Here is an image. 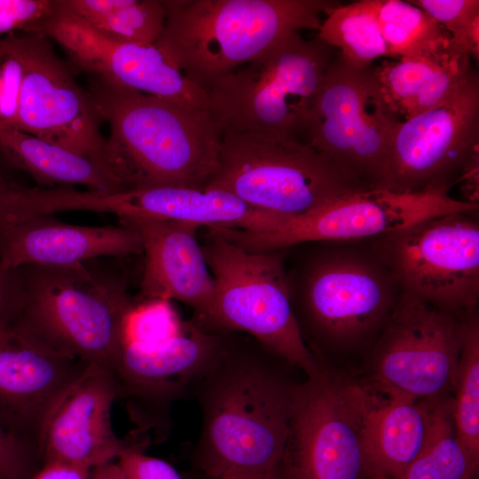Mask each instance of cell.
Masks as SVG:
<instances>
[{"label": "cell", "instance_id": "1", "mask_svg": "<svg viewBox=\"0 0 479 479\" xmlns=\"http://www.w3.org/2000/svg\"><path fill=\"white\" fill-rule=\"evenodd\" d=\"M281 361L255 340L230 337L192 385L201 413L193 461L210 479H246L283 460L298 381L287 378Z\"/></svg>", "mask_w": 479, "mask_h": 479}, {"label": "cell", "instance_id": "2", "mask_svg": "<svg viewBox=\"0 0 479 479\" xmlns=\"http://www.w3.org/2000/svg\"><path fill=\"white\" fill-rule=\"evenodd\" d=\"M109 124L106 166L125 190L204 188L219 161L223 128L209 111L90 76L88 90Z\"/></svg>", "mask_w": 479, "mask_h": 479}, {"label": "cell", "instance_id": "3", "mask_svg": "<svg viewBox=\"0 0 479 479\" xmlns=\"http://www.w3.org/2000/svg\"><path fill=\"white\" fill-rule=\"evenodd\" d=\"M155 45L205 89L302 29L318 30L328 0H166Z\"/></svg>", "mask_w": 479, "mask_h": 479}, {"label": "cell", "instance_id": "4", "mask_svg": "<svg viewBox=\"0 0 479 479\" xmlns=\"http://www.w3.org/2000/svg\"><path fill=\"white\" fill-rule=\"evenodd\" d=\"M100 259L21 266L25 301L12 327L58 354L114 371L137 302L123 275Z\"/></svg>", "mask_w": 479, "mask_h": 479}, {"label": "cell", "instance_id": "5", "mask_svg": "<svg viewBox=\"0 0 479 479\" xmlns=\"http://www.w3.org/2000/svg\"><path fill=\"white\" fill-rule=\"evenodd\" d=\"M201 245L214 280L212 299L192 322L215 334L244 332L310 377L321 363L306 345L292 304L284 250L252 252L208 228Z\"/></svg>", "mask_w": 479, "mask_h": 479}, {"label": "cell", "instance_id": "6", "mask_svg": "<svg viewBox=\"0 0 479 479\" xmlns=\"http://www.w3.org/2000/svg\"><path fill=\"white\" fill-rule=\"evenodd\" d=\"M334 51L318 36L308 40L293 33L208 84L209 112L223 131L302 141Z\"/></svg>", "mask_w": 479, "mask_h": 479}, {"label": "cell", "instance_id": "7", "mask_svg": "<svg viewBox=\"0 0 479 479\" xmlns=\"http://www.w3.org/2000/svg\"><path fill=\"white\" fill-rule=\"evenodd\" d=\"M206 187L281 217L362 190L303 141L232 130L223 131L218 167Z\"/></svg>", "mask_w": 479, "mask_h": 479}, {"label": "cell", "instance_id": "8", "mask_svg": "<svg viewBox=\"0 0 479 479\" xmlns=\"http://www.w3.org/2000/svg\"><path fill=\"white\" fill-rule=\"evenodd\" d=\"M294 312L314 348L356 349L379 335L399 297L375 254L320 252L299 278L288 277Z\"/></svg>", "mask_w": 479, "mask_h": 479}, {"label": "cell", "instance_id": "9", "mask_svg": "<svg viewBox=\"0 0 479 479\" xmlns=\"http://www.w3.org/2000/svg\"><path fill=\"white\" fill-rule=\"evenodd\" d=\"M381 396L321 362L293 390L284 460L290 479H368L366 428Z\"/></svg>", "mask_w": 479, "mask_h": 479}, {"label": "cell", "instance_id": "10", "mask_svg": "<svg viewBox=\"0 0 479 479\" xmlns=\"http://www.w3.org/2000/svg\"><path fill=\"white\" fill-rule=\"evenodd\" d=\"M403 121L388 104L373 67L337 56L316 98L304 141L362 190L375 189Z\"/></svg>", "mask_w": 479, "mask_h": 479}, {"label": "cell", "instance_id": "11", "mask_svg": "<svg viewBox=\"0 0 479 479\" xmlns=\"http://www.w3.org/2000/svg\"><path fill=\"white\" fill-rule=\"evenodd\" d=\"M374 254L400 291L472 313L479 298V225L469 213L433 216L376 238Z\"/></svg>", "mask_w": 479, "mask_h": 479}, {"label": "cell", "instance_id": "12", "mask_svg": "<svg viewBox=\"0 0 479 479\" xmlns=\"http://www.w3.org/2000/svg\"><path fill=\"white\" fill-rule=\"evenodd\" d=\"M465 321L401 292L373 351L369 381L380 391L432 400L455 390Z\"/></svg>", "mask_w": 479, "mask_h": 479}, {"label": "cell", "instance_id": "13", "mask_svg": "<svg viewBox=\"0 0 479 479\" xmlns=\"http://www.w3.org/2000/svg\"><path fill=\"white\" fill-rule=\"evenodd\" d=\"M477 208L478 204L452 198L448 190L400 193L369 189L344 194L307 214L285 217L268 232L219 231L246 250L266 252L308 242L376 239L433 216Z\"/></svg>", "mask_w": 479, "mask_h": 479}, {"label": "cell", "instance_id": "14", "mask_svg": "<svg viewBox=\"0 0 479 479\" xmlns=\"http://www.w3.org/2000/svg\"><path fill=\"white\" fill-rule=\"evenodd\" d=\"M478 149L479 75L474 69L444 103L398 125L375 189L449 191L478 158Z\"/></svg>", "mask_w": 479, "mask_h": 479}, {"label": "cell", "instance_id": "15", "mask_svg": "<svg viewBox=\"0 0 479 479\" xmlns=\"http://www.w3.org/2000/svg\"><path fill=\"white\" fill-rule=\"evenodd\" d=\"M0 49L14 55L23 68L18 116L12 128L106 168L97 105L56 54L50 38L36 33L10 34L0 38Z\"/></svg>", "mask_w": 479, "mask_h": 479}, {"label": "cell", "instance_id": "16", "mask_svg": "<svg viewBox=\"0 0 479 479\" xmlns=\"http://www.w3.org/2000/svg\"><path fill=\"white\" fill-rule=\"evenodd\" d=\"M36 34L56 41L74 70L127 90L209 111L206 91L171 65L155 44L110 40L66 10L61 0Z\"/></svg>", "mask_w": 479, "mask_h": 479}, {"label": "cell", "instance_id": "17", "mask_svg": "<svg viewBox=\"0 0 479 479\" xmlns=\"http://www.w3.org/2000/svg\"><path fill=\"white\" fill-rule=\"evenodd\" d=\"M89 365L58 354L12 326L0 333V424L38 452L52 408Z\"/></svg>", "mask_w": 479, "mask_h": 479}, {"label": "cell", "instance_id": "18", "mask_svg": "<svg viewBox=\"0 0 479 479\" xmlns=\"http://www.w3.org/2000/svg\"><path fill=\"white\" fill-rule=\"evenodd\" d=\"M114 371L90 364L65 390L43 427L38 454L92 469L118 459L129 443L114 433L111 409L120 395Z\"/></svg>", "mask_w": 479, "mask_h": 479}, {"label": "cell", "instance_id": "19", "mask_svg": "<svg viewBox=\"0 0 479 479\" xmlns=\"http://www.w3.org/2000/svg\"><path fill=\"white\" fill-rule=\"evenodd\" d=\"M88 211L111 213L118 218H147L174 221L198 227L271 231L284 217L254 208L232 194L211 188L157 186L117 192H90Z\"/></svg>", "mask_w": 479, "mask_h": 479}, {"label": "cell", "instance_id": "20", "mask_svg": "<svg viewBox=\"0 0 479 479\" xmlns=\"http://www.w3.org/2000/svg\"><path fill=\"white\" fill-rule=\"evenodd\" d=\"M139 235L144 255L140 302L169 300L190 306L194 318L208 308L214 280L201 244L200 227L192 224L147 218H119Z\"/></svg>", "mask_w": 479, "mask_h": 479}, {"label": "cell", "instance_id": "21", "mask_svg": "<svg viewBox=\"0 0 479 479\" xmlns=\"http://www.w3.org/2000/svg\"><path fill=\"white\" fill-rule=\"evenodd\" d=\"M229 334L205 331L192 321L174 337L153 344L124 343L114 366L121 392L161 404L190 394L224 350Z\"/></svg>", "mask_w": 479, "mask_h": 479}, {"label": "cell", "instance_id": "22", "mask_svg": "<svg viewBox=\"0 0 479 479\" xmlns=\"http://www.w3.org/2000/svg\"><path fill=\"white\" fill-rule=\"evenodd\" d=\"M142 254L138 233L130 226H85L44 215L0 229V263L68 266L106 257Z\"/></svg>", "mask_w": 479, "mask_h": 479}, {"label": "cell", "instance_id": "23", "mask_svg": "<svg viewBox=\"0 0 479 479\" xmlns=\"http://www.w3.org/2000/svg\"><path fill=\"white\" fill-rule=\"evenodd\" d=\"M473 70L470 55L451 39L432 52L382 61L373 74L393 112L405 121L444 103Z\"/></svg>", "mask_w": 479, "mask_h": 479}, {"label": "cell", "instance_id": "24", "mask_svg": "<svg viewBox=\"0 0 479 479\" xmlns=\"http://www.w3.org/2000/svg\"><path fill=\"white\" fill-rule=\"evenodd\" d=\"M435 400L381 392L366 428L368 479H402L425 444Z\"/></svg>", "mask_w": 479, "mask_h": 479}, {"label": "cell", "instance_id": "25", "mask_svg": "<svg viewBox=\"0 0 479 479\" xmlns=\"http://www.w3.org/2000/svg\"><path fill=\"white\" fill-rule=\"evenodd\" d=\"M0 154L42 188L79 185L99 192L125 191L101 163L12 128L0 126Z\"/></svg>", "mask_w": 479, "mask_h": 479}, {"label": "cell", "instance_id": "26", "mask_svg": "<svg viewBox=\"0 0 479 479\" xmlns=\"http://www.w3.org/2000/svg\"><path fill=\"white\" fill-rule=\"evenodd\" d=\"M61 4L116 42L153 45L164 27L166 11L160 0H61Z\"/></svg>", "mask_w": 479, "mask_h": 479}, {"label": "cell", "instance_id": "27", "mask_svg": "<svg viewBox=\"0 0 479 479\" xmlns=\"http://www.w3.org/2000/svg\"><path fill=\"white\" fill-rule=\"evenodd\" d=\"M318 37L358 68L371 67L380 58H391L380 31L374 0L338 4L322 20Z\"/></svg>", "mask_w": 479, "mask_h": 479}, {"label": "cell", "instance_id": "28", "mask_svg": "<svg viewBox=\"0 0 479 479\" xmlns=\"http://www.w3.org/2000/svg\"><path fill=\"white\" fill-rule=\"evenodd\" d=\"M477 470L458 438L453 398L436 399L425 444L402 479H475Z\"/></svg>", "mask_w": 479, "mask_h": 479}, {"label": "cell", "instance_id": "29", "mask_svg": "<svg viewBox=\"0 0 479 479\" xmlns=\"http://www.w3.org/2000/svg\"><path fill=\"white\" fill-rule=\"evenodd\" d=\"M381 34L392 59L437 51L451 35L427 12L408 1L374 0Z\"/></svg>", "mask_w": 479, "mask_h": 479}, {"label": "cell", "instance_id": "30", "mask_svg": "<svg viewBox=\"0 0 479 479\" xmlns=\"http://www.w3.org/2000/svg\"><path fill=\"white\" fill-rule=\"evenodd\" d=\"M456 433L472 463L479 465V325L467 314L453 398Z\"/></svg>", "mask_w": 479, "mask_h": 479}, {"label": "cell", "instance_id": "31", "mask_svg": "<svg viewBox=\"0 0 479 479\" xmlns=\"http://www.w3.org/2000/svg\"><path fill=\"white\" fill-rule=\"evenodd\" d=\"M444 27L452 40L475 60L479 59V1L411 0Z\"/></svg>", "mask_w": 479, "mask_h": 479}, {"label": "cell", "instance_id": "32", "mask_svg": "<svg viewBox=\"0 0 479 479\" xmlns=\"http://www.w3.org/2000/svg\"><path fill=\"white\" fill-rule=\"evenodd\" d=\"M185 326L168 302L137 303L126 321L123 344L159 343L180 334Z\"/></svg>", "mask_w": 479, "mask_h": 479}, {"label": "cell", "instance_id": "33", "mask_svg": "<svg viewBox=\"0 0 479 479\" xmlns=\"http://www.w3.org/2000/svg\"><path fill=\"white\" fill-rule=\"evenodd\" d=\"M59 0H0V38L14 33H36L54 14Z\"/></svg>", "mask_w": 479, "mask_h": 479}, {"label": "cell", "instance_id": "34", "mask_svg": "<svg viewBox=\"0 0 479 479\" xmlns=\"http://www.w3.org/2000/svg\"><path fill=\"white\" fill-rule=\"evenodd\" d=\"M36 455V449L0 424V479H29Z\"/></svg>", "mask_w": 479, "mask_h": 479}, {"label": "cell", "instance_id": "35", "mask_svg": "<svg viewBox=\"0 0 479 479\" xmlns=\"http://www.w3.org/2000/svg\"><path fill=\"white\" fill-rule=\"evenodd\" d=\"M4 52L0 62V126L12 128L17 119L23 68L12 54Z\"/></svg>", "mask_w": 479, "mask_h": 479}, {"label": "cell", "instance_id": "36", "mask_svg": "<svg viewBox=\"0 0 479 479\" xmlns=\"http://www.w3.org/2000/svg\"><path fill=\"white\" fill-rule=\"evenodd\" d=\"M118 464L129 479H182L169 463L145 454L141 444H129L119 455Z\"/></svg>", "mask_w": 479, "mask_h": 479}, {"label": "cell", "instance_id": "37", "mask_svg": "<svg viewBox=\"0 0 479 479\" xmlns=\"http://www.w3.org/2000/svg\"><path fill=\"white\" fill-rule=\"evenodd\" d=\"M24 301L25 282L21 267L6 268L0 263V333L13 325Z\"/></svg>", "mask_w": 479, "mask_h": 479}, {"label": "cell", "instance_id": "38", "mask_svg": "<svg viewBox=\"0 0 479 479\" xmlns=\"http://www.w3.org/2000/svg\"><path fill=\"white\" fill-rule=\"evenodd\" d=\"M91 469L76 464L50 460L29 479H90Z\"/></svg>", "mask_w": 479, "mask_h": 479}, {"label": "cell", "instance_id": "39", "mask_svg": "<svg viewBox=\"0 0 479 479\" xmlns=\"http://www.w3.org/2000/svg\"><path fill=\"white\" fill-rule=\"evenodd\" d=\"M11 166L0 154V229L9 224V210L12 194L18 185L11 176Z\"/></svg>", "mask_w": 479, "mask_h": 479}, {"label": "cell", "instance_id": "40", "mask_svg": "<svg viewBox=\"0 0 479 479\" xmlns=\"http://www.w3.org/2000/svg\"><path fill=\"white\" fill-rule=\"evenodd\" d=\"M90 479H129L118 462L113 461L93 467L90 471Z\"/></svg>", "mask_w": 479, "mask_h": 479}, {"label": "cell", "instance_id": "41", "mask_svg": "<svg viewBox=\"0 0 479 479\" xmlns=\"http://www.w3.org/2000/svg\"><path fill=\"white\" fill-rule=\"evenodd\" d=\"M246 479H290V476L283 459V460L272 469Z\"/></svg>", "mask_w": 479, "mask_h": 479}, {"label": "cell", "instance_id": "42", "mask_svg": "<svg viewBox=\"0 0 479 479\" xmlns=\"http://www.w3.org/2000/svg\"><path fill=\"white\" fill-rule=\"evenodd\" d=\"M3 55H4V52L2 51V50L0 49V62H1V59L3 58Z\"/></svg>", "mask_w": 479, "mask_h": 479}, {"label": "cell", "instance_id": "43", "mask_svg": "<svg viewBox=\"0 0 479 479\" xmlns=\"http://www.w3.org/2000/svg\"><path fill=\"white\" fill-rule=\"evenodd\" d=\"M375 479H386V478H375Z\"/></svg>", "mask_w": 479, "mask_h": 479}]
</instances>
